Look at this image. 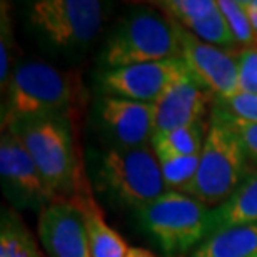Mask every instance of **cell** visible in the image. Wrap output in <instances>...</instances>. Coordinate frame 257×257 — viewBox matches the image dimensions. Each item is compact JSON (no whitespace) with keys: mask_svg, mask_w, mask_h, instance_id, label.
I'll return each instance as SVG.
<instances>
[{"mask_svg":"<svg viewBox=\"0 0 257 257\" xmlns=\"http://www.w3.org/2000/svg\"><path fill=\"white\" fill-rule=\"evenodd\" d=\"M212 97V92L205 89L191 72L181 77L154 102V136L204 120L205 107Z\"/></svg>","mask_w":257,"mask_h":257,"instance_id":"cell-12","label":"cell"},{"mask_svg":"<svg viewBox=\"0 0 257 257\" xmlns=\"http://www.w3.org/2000/svg\"><path fill=\"white\" fill-rule=\"evenodd\" d=\"M199 159L200 154L199 156H187V157L159 159L164 182H166L169 191L186 192V189L191 186L195 174H197Z\"/></svg>","mask_w":257,"mask_h":257,"instance_id":"cell-21","label":"cell"},{"mask_svg":"<svg viewBox=\"0 0 257 257\" xmlns=\"http://www.w3.org/2000/svg\"><path fill=\"white\" fill-rule=\"evenodd\" d=\"M2 17H0V85L2 90L7 89V84L12 75V54H14V32L10 5L2 2Z\"/></svg>","mask_w":257,"mask_h":257,"instance_id":"cell-24","label":"cell"},{"mask_svg":"<svg viewBox=\"0 0 257 257\" xmlns=\"http://www.w3.org/2000/svg\"><path fill=\"white\" fill-rule=\"evenodd\" d=\"M207 127L197 174L184 194L200 200L207 207H217L234 194L247 176L249 157L239 134L214 107Z\"/></svg>","mask_w":257,"mask_h":257,"instance_id":"cell-3","label":"cell"},{"mask_svg":"<svg viewBox=\"0 0 257 257\" xmlns=\"http://www.w3.org/2000/svg\"><path fill=\"white\" fill-rule=\"evenodd\" d=\"M0 257H44L34 234L14 210H4L2 214Z\"/></svg>","mask_w":257,"mask_h":257,"instance_id":"cell-18","label":"cell"},{"mask_svg":"<svg viewBox=\"0 0 257 257\" xmlns=\"http://www.w3.org/2000/svg\"><path fill=\"white\" fill-rule=\"evenodd\" d=\"M187 74L186 62L182 57H176L161 62L105 69L102 72L100 82L105 95L154 104L174 82Z\"/></svg>","mask_w":257,"mask_h":257,"instance_id":"cell-8","label":"cell"},{"mask_svg":"<svg viewBox=\"0 0 257 257\" xmlns=\"http://www.w3.org/2000/svg\"><path fill=\"white\" fill-rule=\"evenodd\" d=\"M257 222L230 227L209 235L189 257H255Z\"/></svg>","mask_w":257,"mask_h":257,"instance_id":"cell-16","label":"cell"},{"mask_svg":"<svg viewBox=\"0 0 257 257\" xmlns=\"http://www.w3.org/2000/svg\"><path fill=\"white\" fill-rule=\"evenodd\" d=\"M97 181L110 200L137 210L169 191L152 146L110 147L97 166Z\"/></svg>","mask_w":257,"mask_h":257,"instance_id":"cell-5","label":"cell"},{"mask_svg":"<svg viewBox=\"0 0 257 257\" xmlns=\"http://www.w3.org/2000/svg\"><path fill=\"white\" fill-rule=\"evenodd\" d=\"M225 122H229V120H225ZM229 124L239 134L240 141L244 144L245 152H247V157L252 159V161H257V124H239V122H229Z\"/></svg>","mask_w":257,"mask_h":257,"instance_id":"cell-26","label":"cell"},{"mask_svg":"<svg viewBox=\"0 0 257 257\" xmlns=\"http://www.w3.org/2000/svg\"><path fill=\"white\" fill-rule=\"evenodd\" d=\"M104 19V4L97 0H37L29 7L30 24L60 49L89 45Z\"/></svg>","mask_w":257,"mask_h":257,"instance_id":"cell-7","label":"cell"},{"mask_svg":"<svg viewBox=\"0 0 257 257\" xmlns=\"http://www.w3.org/2000/svg\"><path fill=\"white\" fill-rule=\"evenodd\" d=\"M237 59L239 92L242 94H257V45L240 49L235 52Z\"/></svg>","mask_w":257,"mask_h":257,"instance_id":"cell-25","label":"cell"},{"mask_svg":"<svg viewBox=\"0 0 257 257\" xmlns=\"http://www.w3.org/2000/svg\"><path fill=\"white\" fill-rule=\"evenodd\" d=\"M214 109L229 122L257 124V94H235L229 99H214Z\"/></svg>","mask_w":257,"mask_h":257,"instance_id":"cell-22","label":"cell"},{"mask_svg":"<svg viewBox=\"0 0 257 257\" xmlns=\"http://www.w3.org/2000/svg\"><path fill=\"white\" fill-rule=\"evenodd\" d=\"M217 5L220 12L224 14L227 20L230 30H232L235 40L242 49L254 47L255 37L250 27L249 17L245 14V9L242 5V0H217Z\"/></svg>","mask_w":257,"mask_h":257,"instance_id":"cell-23","label":"cell"},{"mask_svg":"<svg viewBox=\"0 0 257 257\" xmlns=\"http://www.w3.org/2000/svg\"><path fill=\"white\" fill-rule=\"evenodd\" d=\"M255 257H257V255H255Z\"/></svg>","mask_w":257,"mask_h":257,"instance_id":"cell-29","label":"cell"},{"mask_svg":"<svg viewBox=\"0 0 257 257\" xmlns=\"http://www.w3.org/2000/svg\"><path fill=\"white\" fill-rule=\"evenodd\" d=\"M99 117L117 147L132 149L152 144L156 134L154 104L104 95L99 105Z\"/></svg>","mask_w":257,"mask_h":257,"instance_id":"cell-13","label":"cell"},{"mask_svg":"<svg viewBox=\"0 0 257 257\" xmlns=\"http://www.w3.org/2000/svg\"><path fill=\"white\" fill-rule=\"evenodd\" d=\"M0 174L9 191L22 202L37 204L42 209L57 199L52 189L45 184L27 149L10 131H2L0 139Z\"/></svg>","mask_w":257,"mask_h":257,"instance_id":"cell-11","label":"cell"},{"mask_svg":"<svg viewBox=\"0 0 257 257\" xmlns=\"http://www.w3.org/2000/svg\"><path fill=\"white\" fill-rule=\"evenodd\" d=\"M2 109V127L39 117H65L79 102V87L55 67L29 60L14 69ZM4 90V92H5Z\"/></svg>","mask_w":257,"mask_h":257,"instance_id":"cell-2","label":"cell"},{"mask_svg":"<svg viewBox=\"0 0 257 257\" xmlns=\"http://www.w3.org/2000/svg\"><path fill=\"white\" fill-rule=\"evenodd\" d=\"M257 222V169L249 171L227 200L209 210L207 237L220 230ZM205 237V239H207Z\"/></svg>","mask_w":257,"mask_h":257,"instance_id":"cell-15","label":"cell"},{"mask_svg":"<svg viewBox=\"0 0 257 257\" xmlns=\"http://www.w3.org/2000/svg\"><path fill=\"white\" fill-rule=\"evenodd\" d=\"M189 32H192L199 40H202L205 44L215 45L224 50H230L234 52V49L237 47V40H235L232 30H230L227 20H225L224 14L220 12L219 5L212 14H209L207 17L194 22L186 27Z\"/></svg>","mask_w":257,"mask_h":257,"instance_id":"cell-19","label":"cell"},{"mask_svg":"<svg viewBox=\"0 0 257 257\" xmlns=\"http://www.w3.org/2000/svg\"><path fill=\"white\" fill-rule=\"evenodd\" d=\"M37 235L49 257H92L84 215L74 199L57 197L44 205Z\"/></svg>","mask_w":257,"mask_h":257,"instance_id":"cell-10","label":"cell"},{"mask_svg":"<svg viewBox=\"0 0 257 257\" xmlns=\"http://www.w3.org/2000/svg\"><path fill=\"white\" fill-rule=\"evenodd\" d=\"M207 128L209 127H205L204 120L195 122L192 125L154 136L151 146L157 159L199 156L202 152Z\"/></svg>","mask_w":257,"mask_h":257,"instance_id":"cell-17","label":"cell"},{"mask_svg":"<svg viewBox=\"0 0 257 257\" xmlns=\"http://www.w3.org/2000/svg\"><path fill=\"white\" fill-rule=\"evenodd\" d=\"M181 57L176 24L154 9H137L110 30L102 65L117 69Z\"/></svg>","mask_w":257,"mask_h":257,"instance_id":"cell-4","label":"cell"},{"mask_svg":"<svg viewBox=\"0 0 257 257\" xmlns=\"http://www.w3.org/2000/svg\"><path fill=\"white\" fill-rule=\"evenodd\" d=\"M174 22V20H172ZM176 24L181 57L186 62L189 72L214 94L215 99H229L239 94L237 59L230 50H224L215 45L199 40L186 27Z\"/></svg>","mask_w":257,"mask_h":257,"instance_id":"cell-9","label":"cell"},{"mask_svg":"<svg viewBox=\"0 0 257 257\" xmlns=\"http://www.w3.org/2000/svg\"><path fill=\"white\" fill-rule=\"evenodd\" d=\"M125 257H156L151 250L142 249V247H131Z\"/></svg>","mask_w":257,"mask_h":257,"instance_id":"cell-28","label":"cell"},{"mask_svg":"<svg viewBox=\"0 0 257 257\" xmlns=\"http://www.w3.org/2000/svg\"><path fill=\"white\" fill-rule=\"evenodd\" d=\"M209 207L191 195L167 191L139 210L144 229L169 254L189 252L207 237Z\"/></svg>","mask_w":257,"mask_h":257,"instance_id":"cell-6","label":"cell"},{"mask_svg":"<svg viewBox=\"0 0 257 257\" xmlns=\"http://www.w3.org/2000/svg\"><path fill=\"white\" fill-rule=\"evenodd\" d=\"M4 131L19 137L57 197L72 199L89 184L67 117H39Z\"/></svg>","mask_w":257,"mask_h":257,"instance_id":"cell-1","label":"cell"},{"mask_svg":"<svg viewBox=\"0 0 257 257\" xmlns=\"http://www.w3.org/2000/svg\"><path fill=\"white\" fill-rule=\"evenodd\" d=\"M154 5L161 9L166 14V17L182 27L199 22L217 9L215 0H162Z\"/></svg>","mask_w":257,"mask_h":257,"instance_id":"cell-20","label":"cell"},{"mask_svg":"<svg viewBox=\"0 0 257 257\" xmlns=\"http://www.w3.org/2000/svg\"><path fill=\"white\" fill-rule=\"evenodd\" d=\"M242 5L245 9V14L249 17L250 27H252L254 37H255V45H257V0H242Z\"/></svg>","mask_w":257,"mask_h":257,"instance_id":"cell-27","label":"cell"},{"mask_svg":"<svg viewBox=\"0 0 257 257\" xmlns=\"http://www.w3.org/2000/svg\"><path fill=\"white\" fill-rule=\"evenodd\" d=\"M72 199L77 202L84 215L92 257H125L131 247L124 237L107 224L105 215L94 199L89 184Z\"/></svg>","mask_w":257,"mask_h":257,"instance_id":"cell-14","label":"cell"}]
</instances>
